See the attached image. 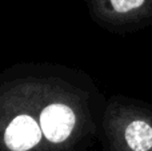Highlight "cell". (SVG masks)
I'll return each instance as SVG.
<instances>
[{"mask_svg": "<svg viewBox=\"0 0 152 151\" xmlns=\"http://www.w3.org/2000/svg\"><path fill=\"white\" fill-rule=\"evenodd\" d=\"M40 127L50 142L61 143L74 130L75 114L66 104L53 103L43 110L40 115Z\"/></svg>", "mask_w": 152, "mask_h": 151, "instance_id": "6da1fadb", "label": "cell"}, {"mask_svg": "<svg viewBox=\"0 0 152 151\" xmlns=\"http://www.w3.org/2000/svg\"><path fill=\"white\" fill-rule=\"evenodd\" d=\"M42 127L28 115H19L8 125L4 143L11 151H29L40 143Z\"/></svg>", "mask_w": 152, "mask_h": 151, "instance_id": "7a4b0ae2", "label": "cell"}, {"mask_svg": "<svg viewBox=\"0 0 152 151\" xmlns=\"http://www.w3.org/2000/svg\"><path fill=\"white\" fill-rule=\"evenodd\" d=\"M150 3L151 0H110L112 10L121 15L140 11L142 8L148 7Z\"/></svg>", "mask_w": 152, "mask_h": 151, "instance_id": "3957f363", "label": "cell"}]
</instances>
